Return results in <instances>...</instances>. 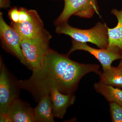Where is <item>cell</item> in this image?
<instances>
[{
    "label": "cell",
    "instance_id": "8",
    "mask_svg": "<svg viewBox=\"0 0 122 122\" xmlns=\"http://www.w3.org/2000/svg\"><path fill=\"white\" fill-rule=\"evenodd\" d=\"M0 122H34V109L19 98L14 101L5 115L0 116Z\"/></svg>",
    "mask_w": 122,
    "mask_h": 122
},
{
    "label": "cell",
    "instance_id": "2",
    "mask_svg": "<svg viewBox=\"0 0 122 122\" xmlns=\"http://www.w3.org/2000/svg\"><path fill=\"white\" fill-rule=\"evenodd\" d=\"M107 28L106 24L98 22L92 28L82 30L72 27L67 22L57 26L56 32L69 35L76 41L90 42L100 49H107L109 44Z\"/></svg>",
    "mask_w": 122,
    "mask_h": 122
},
{
    "label": "cell",
    "instance_id": "14",
    "mask_svg": "<svg viewBox=\"0 0 122 122\" xmlns=\"http://www.w3.org/2000/svg\"><path fill=\"white\" fill-rule=\"evenodd\" d=\"M99 72L100 82L106 85L122 88V70L118 67L111 66Z\"/></svg>",
    "mask_w": 122,
    "mask_h": 122
},
{
    "label": "cell",
    "instance_id": "16",
    "mask_svg": "<svg viewBox=\"0 0 122 122\" xmlns=\"http://www.w3.org/2000/svg\"><path fill=\"white\" fill-rule=\"evenodd\" d=\"M20 16L18 23L25 22L30 20L32 15L33 10H28L24 8H19Z\"/></svg>",
    "mask_w": 122,
    "mask_h": 122
},
{
    "label": "cell",
    "instance_id": "5",
    "mask_svg": "<svg viewBox=\"0 0 122 122\" xmlns=\"http://www.w3.org/2000/svg\"><path fill=\"white\" fill-rule=\"evenodd\" d=\"M63 11L55 21L56 26L67 22L73 15L80 17L90 18L94 14L99 15L97 0H64Z\"/></svg>",
    "mask_w": 122,
    "mask_h": 122
},
{
    "label": "cell",
    "instance_id": "9",
    "mask_svg": "<svg viewBox=\"0 0 122 122\" xmlns=\"http://www.w3.org/2000/svg\"><path fill=\"white\" fill-rule=\"evenodd\" d=\"M11 26L17 32L21 39L35 38L45 30L42 21L37 12L34 10L30 20L22 23L11 22Z\"/></svg>",
    "mask_w": 122,
    "mask_h": 122
},
{
    "label": "cell",
    "instance_id": "18",
    "mask_svg": "<svg viewBox=\"0 0 122 122\" xmlns=\"http://www.w3.org/2000/svg\"><path fill=\"white\" fill-rule=\"evenodd\" d=\"M9 4V0H0L1 8L8 7Z\"/></svg>",
    "mask_w": 122,
    "mask_h": 122
},
{
    "label": "cell",
    "instance_id": "4",
    "mask_svg": "<svg viewBox=\"0 0 122 122\" xmlns=\"http://www.w3.org/2000/svg\"><path fill=\"white\" fill-rule=\"evenodd\" d=\"M0 61V116L5 115L14 101L19 98L21 89L17 81Z\"/></svg>",
    "mask_w": 122,
    "mask_h": 122
},
{
    "label": "cell",
    "instance_id": "3",
    "mask_svg": "<svg viewBox=\"0 0 122 122\" xmlns=\"http://www.w3.org/2000/svg\"><path fill=\"white\" fill-rule=\"evenodd\" d=\"M50 34L45 30L37 37L31 39H21V47L28 65L32 71L41 68L49 50Z\"/></svg>",
    "mask_w": 122,
    "mask_h": 122
},
{
    "label": "cell",
    "instance_id": "15",
    "mask_svg": "<svg viewBox=\"0 0 122 122\" xmlns=\"http://www.w3.org/2000/svg\"><path fill=\"white\" fill-rule=\"evenodd\" d=\"M110 110L113 122H122V106L115 102H110Z\"/></svg>",
    "mask_w": 122,
    "mask_h": 122
},
{
    "label": "cell",
    "instance_id": "11",
    "mask_svg": "<svg viewBox=\"0 0 122 122\" xmlns=\"http://www.w3.org/2000/svg\"><path fill=\"white\" fill-rule=\"evenodd\" d=\"M34 122H54L50 95H45L40 98L38 104L34 109Z\"/></svg>",
    "mask_w": 122,
    "mask_h": 122
},
{
    "label": "cell",
    "instance_id": "13",
    "mask_svg": "<svg viewBox=\"0 0 122 122\" xmlns=\"http://www.w3.org/2000/svg\"><path fill=\"white\" fill-rule=\"evenodd\" d=\"M94 87L110 102H115L122 106V90L100 82L95 83Z\"/></svg>",
    "mask_w": 122,
    "mask_h": 122
},
{
    "label": "cell",
    "instance_id": "12",
    "mask_svg": "<svg viewBox=\"0 0 122 122\" xmlns=\"http://www.w3.org/2000/svg\"><path fill=\"white\" fill-rule=\"evenodd\" d=\"M111 13L117 18L118 23L115 28H107L109 44L107 49L122 51V9L120 11L113 9Z\"/></svg>",
    "mask_w": 122,
    "mask_h": 122
},
{
    "label": "cell",
    "instance_id": "1",
    "mask_svg": "<svg viewBox=\"0 0 122 122\" xmlns=\"http://www.w3.org/2000/svg\"><path fill=\"white\" fill-rule=\"evenodd\" d=\"M96 64H82L50 49L43 65L33 71L29 79L18 81L21 89L28 91L38 102L42 96L58 90L64 94H73L81 78L90 72H99Z\"/></svg>",
    "mask_w": 122,
    "mask_h": 122
},
{
    "label": "cell",
    "instance_id": "7",
    "mask_svg": "<svg viewBox=\"0 0 122 122\" xmlns=\"http://www.w3.org/2000/svg\"><path fill=\"white\" fill-rule=\"evenodd\" d=\"M72 45L67 54L69 55L75 51L83 50L87 51L97 59L102 66L103 70L111 67L113 61L119 59H122V51L110 50L108 49H96L90 47L86 43L72 41Z\"/></svg>",
    "mask_w": 122,
    "mask_h": 122
},
{
    "label": "cell",
    "instance_id": "19",
    "mask_svg": "<svg viewBox=\"0 0 122 122\" xmlns=\"http://www.w3.org/2000/svg\"><path fill=\"white\" fill-rule=\"evenodd\" d=\"M118 67L119 68H120V69L122 70V59L120 61V63H119V65L118 66Z\"/></svg>",
    "mask_w": 122,
    "mask_h": 122
},
{
    "label": "cell",
    "instance_id": "17",
    "mask_svg": "<svg viewBox=\"0 0 122 122\" xmlns=\"http://www.w3.org/2000/svg\"><path fill=\"white\" fill-rule=\"evenodd\" d=\"M8 15L11 22L13 23H18L19 21L20 16L19 9L14 7L11 9L9 11Z\"/></svg>",
    "mask_w": 122,
    "mask_h": 122
},
{
    "label": "cell",
    "instance_id": "10",
    "mask_svg": "<svg viewBox=\"0 0 122 122\" xmlns=\"http://www.w3.org/2000/svg\"><path fill=\"white\" fill-rule=\"evenodd\" d=\"M50 96L54 116L62 118L68 107L74 103L75 96L73 94L62 93L56 89L51 91Z\"/></svg>",
    "mask_w": 122,
    "mask_h": 122
},
{
    "label": "cell",
    "instance_id": "6",
    "mask_svg": "<svg viewBox=\"0 0 122 122\" xmlns=\"http://www.w3.org/2000/svg\"><path fill=\"white\" fill-rule=\"evenodd\" d=\"M0 36L4 49L17 58L22 64L28 68L21 47V38L17 32L5 22L1 12L0 13Z\"/></svg>",
    "mask_w": 122,
    "mask_h": 122
}]
</instances>
